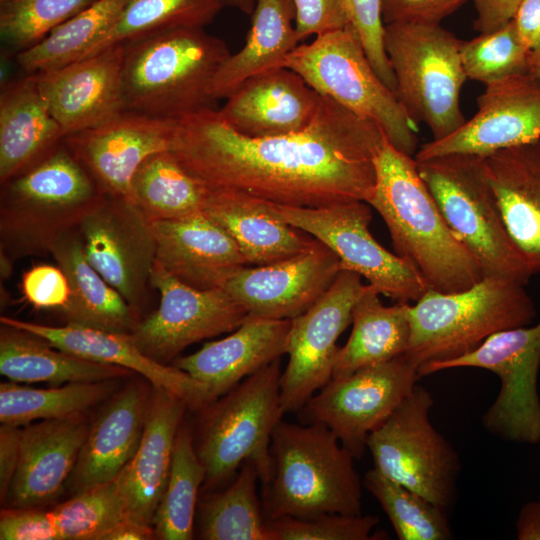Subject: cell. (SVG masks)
<instances>
[{"label":"cell","mask_w":540,"mask_h":540,"mask_svg":"<svg viewBox=\"0 0 540 540\" xmlns=\"http://www.w3.org/2000/svg\"><path fill=\"white\" fill-rule=\"evenodd\" d=\"M88 430L82 415L21 427L19 462L5 506L31 508L54 500L69 480Z\"/></svg>","instance_id":"d4e9b609"},{"label":"cell","mask_w":540,"mask_h":540,"mask_svg":"<svg viewBox=\"0 0 540 540\" xmlns=\"http://www.w3.org/2000/svg\"><path fill=\"white\" fill-rule=\"evenodd\" d=\"M363 486L378 501L400 540H449L452 530L444 509L386 477L376 468Z\"/></svg>","instance_id":"b9f144b4"},{"label":"cell","mask_w":540,"mask_h":540,"mask_svg":"<svg viewBox=\"0 0 540 540\" xmlns=\"http://www.w3.org/2000/svg\"><path fill=\"white\" fill-rule=\"evenodd\" d=\"M528 71L540 79V49L530 53Z\"/></svg>","instance_id":"91938a15"},{"label":"cell","mask_w":540,"mask_h":540,"mask_svg":"<svg viewBox=\"0 0 540 540\" xmlns=\"http://www.w3.org/2000/svg\"><path fill=\"white\" fill-rule=\"evenodd\" d=\"M530 53L519 39L512 20L493 32L462 41L460 47L467 78L485 85L529 72Z\"/></svg>","instance_id":"f6af8a7d"},{"label":"cell","mask_w":540,"mask_h":540,"mask_svg":"<svg viewBox=\"0 0 540 540\" xmlns=\"http://www.w3.org/2000/svg\"><path fill=\"white\" fill-rule=\"evenodd\" d=\"M118 388V379L72 382L46 389L12 381L1 383L0 422L23 427L42 420L79 416L88 408L111 398Z\"/></svg>","instance_id":"74e56055"},{"label":"cell","mask_w":540,"mask_h":540,"mask_svg":"<svg viewBox=\"0 0 540 540\" xmlns=\"http://www.w3.org/2000/svg\"><path fill=\"white\" fill-rule=\"evenodd\" d=\"M525 285L485 276L453 293L428 289L408 304L410 339L405 356L420 368L466 355L496 332L530 325L536 317Z\"/></svg>","instance_id":"8992f818"},{"label":"cell","mask_w":540,"mask_h":540,"mask_svg":"<svg viewBox=\"0 0 540 540\" xmlns=\"http://www.w3.org/2000/svg\"><path fill=\"white\" fill-rule=\"evenodd\" d=\"M62 142L48 156L1 183L0 253L12 261L50 254L105 196Z\"/></svg>","instance_id":"5b68a950"},{"label":"cell","mask_w":540,"mask_h":540,"mask_svg":"<svg viewBox=\"0 0 540 540\" xmlns=\"http://www.w3.org/2000/svg\"><path fill=\"white\" fill-rule=\"evenodd\" d=\"M262 208L320 241L339 258L342 270L368 280L380 294L397 302L419 300L428 287L404 258L385 249L371 234V206L365 201L340 202L318 208H296L259 199Z\"/></svg>","instance_id":"7c38bea8"},{"label":"cell","mask_w":540,"mask_h":540,"mask_svg":"<svg viewBox=\"0 0 540 540\" xmlns=\"http://www.w3.org/2000/svg\"><path fill=\"white\" fill-rule=\"evenodd\" d=\"M21 291L25 300L36 309L61 310L70 297V286L58 265L39 264L24 272Z\"/></svg>","instance_id":"c3c4849f"},{"label":"cell","mask_w":540,"mask_h":540,"mask_svg":"<svg viewBox=\"0 0 540 540\" xmlns=\"http://www.w3.org/2000/svg\"><path fill=\"white\" fill-rule=\"evenodd\" d=\"M223 6H231L234 8H238L242 12L245 13H252L254 6H255V0H220Z\"/></svg>","instance_id":"680465c9"},{"label":"cell","mask_w":540,"mask_h":540,"mask_svg":"<svg viewBox=\"0 0 540 540\" xmlns=\"http://www.w3.org/2000/svg\"><path fill=\"white\" fill-rule=\"evenodd\" d=\"M176 123L124 111L63 143L104 194L133 202L135 173L148 157L170 149Z\"/></svg>","instance_id":"d6986e66"},{"label":"cell","mask_w":540,"mask_h":540,"mask_svg":"<svg viewBox=\"0 0 540 540\" xmlns=\"http://www.w3.org/2000/svg\"><path fill=\"white\" fill-rule=\"evenodd\" d=\"M230 54L223 40L203 28L168 30L125 44V111L177 121L216 109L210 86Z\"/></svg>","instance_id":"277c9868"},{"label":"cell","mask_w":540,"mask_h":540,"mask_svg":"<svg viewBox=\"0 0 540 540\" xmlns=\"http://www.w3.org/2000/svg\"><path fill=\"white\" fill-rule=\"evenodd\" d=\"M125 45H116L62 67L34 73L64 136L98 126L125 111Z\"/></svg>","instance_id":"44dd1931"},{"label":"cell","mask_w":540,"mask_h":540,"mask_svg":"<svg viewBox=\"0 0 540 540\" xmlns=\"http://www.w3.org/2000/svg\"><path fill=\"white\" fill-rule=\"evenodd\" d=\"M150 285L160 293L159 307L129 335L144 354L163 364L192 344L234 331L248 316L225 289L193 288L156 262Z\"/></svg>","instance_id":"2e32d148"},{"label":"cell","mask_w":540,"mask_h":540,"mask_svg":"<svg viewBox=\"0 0 540 540\" xmlns=\"http://www.w3.org/2000/svg\"><path fill=\"white\" fill-rule=\"evenodd\" d=\"M509 235L534 274H540V137L485 157Z\"/></svg>","instance_id":"f1b7e54d"},{"label":"cell","mask_w":540,"mask_h":540,"mask_svg":"<svg viewBox=\"0 0 540 540\" xmlns=\"http://www.w3.org/2000/svg\"><path fill=\"white\" fill-rule=\"evenodd\" d=\"M380 293L365 285L352 311V331L340 347L332 377L350 374L406 353L410 339L407 307L397 302L385 306Z\"/></svg>","instance_id":"e575fe53"},{"label":"cell","mask_w":540,"mask_h":540,"mask_svg":"<svg viewBox=\"0 0 540 540\" xmlns=\"http://www.w3.org/2000/svg\"><path fill=\"white\" fill-rule=\"evenodd\" d=\"M467 0H380L384 25L411 23L439 25Z\"/></svg>","instance_id":"681fc988"},{"label":"cell","mask_w":540,"mask_h":540,"mask_svg":"<svg viewBox=\"0 0 540 540\" xmlns=\"http://www.w3.org/2000/svg\"><path fill=\"white\" fill-rule=\"evenodd\" d=\"M50 254L65 273L70 297L60 310L66 324L131 334L140 315L88 261L78 229L61 236Z\"/></svg>","instance_id":"1f68e13d"},{"label":"cell","mask_w":540,"mask_h":540,"mask_svg":"<svg viewBox=\"0 0 540 540\" xmlns=\"http://www.w3.org/2000/svg\"><path fill=\"white\" fill-rule=\"evenodd\" d=\"M203 215L236 242L249 266L276 263L299 254L315 238L269 215L259 199L227 191H207Z\"/></svg>","instance_id":"4dcf8cb0"},{"label":"cell","mask_w":540,"mask_h":540,"mask_svg":"<svg viewBox=\"0 0 540 540\" xmlns=\"http://www.w3.org/2000/svg\"><path fill=\"white\" fill-rule=\"evenodd\" d=\"M461 43L440 25L384 26V46L396 82L395 96L415 123L427 125L433 140L452 134L466 121L459 103L467 79L460 56Z\"/></svg>","instance_id":"30bf717a"},{"label":"cell","mask_w":540,"mask_h":540,"mask_svg":"<svg viewBox=\"0 0 540 540\" xmlns=\"http://www.w3.org/2000/svg\"><path fill=\"white\" fill-rule=\"evenodd\" d=\"M217 109L239 134L280 136L304 129L314 118L321 95L296 72L275 68L244 81Z\"/></svg>","instance_id":"603a6c76"},{"label":"cell","mask_w":540,"mask_h":540,"mask_svg":"<svg viewBox=\"0 0 540 540\" xmlns=\"http://www.w3.org/2000/svg\"><path fill=\"white\" fill-rule=\"evenodd\" d=\"M0 373L12 382L58 386L119 379L134 372L82 358L51 345L41 336L1 323Z\"/></svg>","instance_id":"836d02e7"},{"label":"cell","mask_w":540,"mask_h":540,"mask_svg":"<svg viewBox=\"0 0 540 540\" xmlns=\"http://www.w3.org/2000/svg\"><path fill=\"white\" fill-rule=\"evenodd\" d=\"M416 163L448 226L478 259L485 276L526 285L533 274L508 233L485 157L454 153Z\"/></svg>","instance_id":"ba28073f"},{"label":"cell","mask_w":540,"mask_h":540,"mask_svg":"<svg viewBox=\"0 0 540 540\" xmlns=\"http://www.w3.org/2000/svg\"><path fill=\"white\" fill-rule=\"evenodd\" d=\"M342 2L348 23L357 32L374 70L395 92V77L384 46L385 25L380 0H342Z\"/></svg>","instance_id":"7dc6e473"},{"label":"cell","mask_w":540,"mask_h":540,"mask_svg":"<svg viewBox=\"0 0 540 540\" xmlns=\"http://www.w3.org/2000/svg\"><path fill=\"white\" fill-rule=\"evenodd\" d=\"M299 41L347 26L342 0H292Z\"/></svg>","instance_id":"f907efd6"},{"label":"cell","mask_w":540,"mask_h":540,"mask_svg":"<svg viewBox=\"0 0 540 540\" xmlns=\"http://www.w3.org/2000/svg\"><path fill=\"white\" fill-rule=\"evenodd\" d=\"M283 67L299 74L320 95L381 126L390 143L414 156L418 127L381 80L351 25L299 44Z\"/></svg>","instance_id":"9c48e42d"},{"label":"cell","mask_w":540,"mask_h":540,"mask_svg":"<svg viewBox=\"0 0 540 540\" xmlns=\"http://www.w3.org/2000/svg\"><path fill=\"white\" fill-rule=\"evenodd\" d=\"M48 512L60 540H103L128 517L116 478L76 493Z\"/></svg>","instance_id":"7bdbcfd3"},{"label":"cell","mask_w":540,"mask_h":540,"mask_svg":"<svg viewBox=\"0 0 540 540\" xmlns=\"http://www.w3.org/2000/svg\"><path fill=\"white\" fill-rule=\"evenodd\" d=\"M96 0H0L3 43L22 51Z\"/></svg>","instance_id":"ee69618b"},{"label":"cell","mask_w":540,"mask_h":540,"mask_svg":"<svg viewBox=\"0 0 540 540\" xmlns=\"http://www.w3.org/2000/svg\"><path fill=\"white\" fill-rule=\"evenodd\" d=\"M375 170L367 203L384 220L396 254L417 270L428 289L459 292L485 277L478 259L445 221L413 156L386 138L375 158Z\"/></svg>","instance_id":"7a4b0ae2"},{"label":"cell","mask_w":540,"mask_h":540,"mask_svg":"<svg viewBox=\"0 0 540 540\" xmlns=\"http://www.w3.org/2000/svg\"><path fill=\"white\" fill-rule=\"evenodd\" d=\"M462 367L489 370L500 380L499 393L482 417L488 432L517 443L540 442V322L496 332L472 352L426 365L418 374Z\"/></svg>","instance_id":"4fadbf2b"},{"label":"cell","mask_w":540,"mask_h":540,"mask_svg":"<svg viewBox=\"0 0 540 540\" xmlns=\"http://www.w3.org/2000/svg\"><path fill=\"white\" fill-rule=\"evenodd\" d=\"M0 261H1V277L3 279H7L13 271L14 261H12L8 256L2 253H0Z\"/></svg>","instance_id":"94428289"},{"label":"cell","mask_w":540,"mask_h":540,"mask_svg":"<svg viewBox=\"0 0 540 540\" xmlns=\"http://www.w3.org/2000/svg\"><path fill=\"white\" fill-rule=\"evenodd\" d=\"M0 323L24 329L51 345L82 358L126 368L145 377L155 389L166 391L188 408L198 411L212 402L206 386L177 367L160 363L144 354L129 334L66 324L49 326L1 316Z\"/></svg>","instance_id":"7402d4cb"},{"label":"cell","mask_w":540,"mask_h":540,"mask_svg":"<svg viewBox=\"0 0 540 540\" xmlns=\"http://www.w3.org/2000/svg\"><path fill=\"white\" fill-rule=\"evenodd\" d=\"M155 262L179 281L196 289H220L249 266L230 235L200 214L151 222Z\"/></svg>","instance_id":"cb8c5ba5"},{"label":"cell","mask_w":540,"mask_h":540,"mask_svg":"<svg viewBox=\"0 0 540 540\" xmlns=\"http://www.w3.org/2000/svg\"><path fill=\"white\" fill-rule=\"evenodd\" d=\"M477 17L474 27L490 33L510 22L521 0H473Z\"/></svg>","instance_id":"db71d44e"},{"label":"cell","mask_w":540,"mask_h":540,"mask_svg":"<svg viewBox=\"0 0 540 540\" xmlns=\"http://www.w3.org/2000/svg\"><path fill=\"white\" fill-rule=\"evenodd\" d=\"M517 35L531 52L540 49V0H521L512 18Z\"/></svg>","instance_id":"11a10c76"},{"label":"cell","mask_w":540,"mask_h":540,"mask_svg":"<svg viewBox=\"0 0 540 540\" xmlns=\"http://www.w3.org/2000/svg\"><path fill=\"white\" fill-rule=\"evenodd\" d=\"M291 319L247 316L228 336L176 358L174 366L208 389L215 400L287 353Z\"/></svg>","instance_id":"484cf974"},{"label":"cell","mask_w":540,"mask_h":540,"mask_svg":"<svg viewBox=\"0 0 540 540\" xmlns=\"http://www.w3.org/2000/svg\"><path fill=\"white\" fill-rule=\"evenodd\" d=\"M518 540H540V501L524 504L516 521Z\"/></svg>","instance_id":"9f6ffc18"},{"label":"cell","mask_w":540,"mask_h":540,"mask_svg":"<svg viewBox=\"0 0 540 540\" xmlns=\"http://www.w3.org/2000/svg\"><path fill=\"white\" fill-rule=\"evenodd\" d=\"M299 42L292 0H255L245 43L218 69L210 86L212 98H228L248 78L283 67Z\"/></svg>","instance_id":"d6a6232c"},{"label":"cell","mask_w":540,"mask_h":540,"mask_svg":"<svg viewBox=\"0 0 540 540\" xmlns=\"http://www.w3.org/2000/svg\"><path fill=\"white\" fill-rule=\"evenodd\" d=\"M77 229L90 264L140 315L156 259L151 222L133 202L105 195Z\"/></svg>","instance_id":"e0dca14e"},{"label":"cell","mask_w":540,"mask_h":540,"mask_svg":"<svg viewBox=\"0 0 540 540\" xmlns=\"http://www.w3.org/2000/svg\"><path fill=\"white\" fill-rule=\"evenodd\" d=\"M207 191L169 150L148 157L132 180V201L150 222L203 214Z\"/></svg>","instance_id":"8d00e7d4"},{"label":"cell","mask_w":540,"mask_h":540,"mask_svg":"<svg viewBox=\"0 0 540 540\" xmlns=\"http://www.w3.org/2000/svg\"><path fill=\"white\" fill-rule=\"evenodd\" d=\"M21 427L0 426V498L5 505L20 457Z\"/></svg>","instance_id":"f5cc1de1"},{"label":"cell","mask_w":540,"mask_h":540,"mask_svg":"<svg viewBox=\"0 0 540 540\" xmlns=\"http://www.w3.org/2000/svg\"><path fill=\"white\" fill-rule=\"evenodd\" d=\"M477 106L452 134L422 145L415 160L454 153L486 157L540 137V79L530 72L486 84Z\"/></svg>","instance_id":"ac0fdd59"},{"label":"cell","mask_w":540,"mask_h":540,"mask_svg":"<svg viewBox=\"0 0 540 540\" xmlns=\"http://www.w3.org/2000/svg\"><path fill=\"white\" fill-rule=\"evenodd\" d=\"M149 402V392L139 383H131L111 397L89 426L69 477L75 494L119 475L139 447Z\"/></svg>","instance_id":"83f0119b"},{"label":"cell","mask_w":540,"mask_h":540,"mask_svg":"<svg viewBox=\"0 0 540 540\" xmlns=\"http://www.w3.org/2000/svg\"><path fill=\"white\" fill-rule=\"evenodd\" d=\"M386 138L375 121L321 95L312 121L280 136H243L217 109L188 115L177 120L169 151L209 189L318 208L370 199L375 158Z\"/></svg>","instance_id":"6da1fadb"},{"label":"cell","mask_w":540,"mask_h":540,"mask_svg":"<svg viewBox=\"0 0 540 540\" xmlns=\"http://www.w3.org/2000/svg\"><path fill=\"white\" fill-rule=\"evenodd\" d=\"M364 286L359 274L341 270L310 308L291 319L288 363L281 374L284 413H297L332 378L338 338L352 323V311Z\"/></svg>","instance_id":"9a60e30c"},{"label":"cell","mask_w":540,"mask_h":540,"mask_svg":"<svg viewBox=\"0 0 540 540\" xmlns=\"http://www.w3.org/2000/svg\"><path fill=\"white\" fill-rule=\"evenodd\" d=\"M341 270L337 255L315 239L285 260L242 268L224 289L250 317L293 319L328 290Z\"/></svg>","instance_id":"ffe728a7"},{"label":"cell","mask_w":540,"mask_h":540,"mask_svg":"<svg viewBox=\"0 0 540 540\" xmlns=\"http://www.w3.org/2000/svg\"><path fill=\"white\" fill-rule=\"evenodd\" d=\"M419 378L417 367L404 354L332 377L297 416L303 424L325 425L355 459H361L370 433L395 411Z\"/></svg>","instance_id":"5bb4252c"},{"label":"cell","mask_w":540,"mask_h":540,"mask_svg":"<svg viewBox=\"0 0 540 540\" xmlns=\"http://www.w3.org/2000/svg\"><path fill=\"white\" fill-rule=\"evenodd\" d=\"M222 7L220 0H128L113 25L80 59L152 34L204 28Z\"/></svg>","instance_id":"f35d334b"},{"label":"cell","mask_w":540,"mask_h":540,"mask_svg":"<svg viewBox=\"0 0 540 540\" xmlns=\"http://www.w3.org/2000/svg\"><path fill=\"white\" fill-rule=\"evenodd\" d=\"M64 137L35 74H27L3 86L0 94V183L40 162L63 142Z\"/></svg>","instance_id":"f546056e"},{"label":"cell","mask_w":540,"mask_h":540,"mask_svg":"<svg viewBox=\"0 0 540 540\" xmlns=\"http://www.w3.org/2000/svg\"><path fill=\"white\" fill-rule=\"evenodd\" d=\"M1 540H60L49 512L31 508H9L1 511Z\"/></svg>","instance_id":"816d5d0a"},{"label":"cell","mask_w":540,"mask_h":540,"mask_svg":"<svg viewBox=\"0 0 540 540\" xmlns=\"http://www.w3.org/2000/svg\"><path fill=\"white\" fill-rule=\"evenodd\" d=\"M273 540H370L379 523L373 515L326 513L311 518L283 517L268 521Z\"/></svg>","instance_id":"bcb514c9"},{"label":"cell","mask_w":540,"mask_h":540,"mask_svg":"<svg viewBox=\"0 0 540 540\" xmlns=\"http://www.w3.org/2000/svg\"><path fill=\"white\" fill-rule=\"evenodd\" d=\"M186 409L188 405L180 398L153 388L139 447L116 477L128 517L152 525Z\"/></svg>","instance_id":"4316f807"},{"label":"cell","mask_w":540,"mask_h":540,"mask_svg":"<svg viewBox=\"0 0 540 540\" xmlns=\"http://www.w3.org/2000/svg\"><path fill=\"white\" fill-rule=\"evenodd\" d=\"M280 359L242 380L198 410L194 445L205 468L202 489L231 481L246 460L256 463L261 483L271 467L272 434L285 414Z\"/></svg>","instance_id":"52a82bcc"},{"label":"cell","mask_w":540,"mask_h":540,"mask_svg":"<svg viewBox=\"0 0 540 540\" xmlns=\"http://www.w3.org/2000/svg\"><path fill=\"white\" fill-rule=\"evenodd\" d=\"M431 393L415 385L395 411L367 439L374 468L445 511L454 503L459 456L434 427Z\"/></svg>","instance_id":"8fae6325"},{"label":"cell","mask_w":540,"mask_h":540,"mask_svg":"<svg viewBox=\"0 0 540 540\" xmlns=\"http://www.w3.org/2000/svg\"><path fill=\"white\" fill-rule=\"evenodd\" d=\"M155 537L152 525L125 517L105 535L103 540H149Z\"/></svg>","instance_id":"6f0895ef"},{"label":"cell","mask_w":540,"mask_h":540,"mask_svg":"<svg viewBox=\"0 0 540 540\" xmlns=\"http://www.w3.org/2000/svg\"><path fill=\"white\" fill-rule=\"evenodd\" d=\"M270 455L261 496L267 521L362 514L363 481L356 459L325 425L282 419L272 434Z\"/></svg>","instance_id":"3957f363"},{"label":"cell","mask_w":540,"mask_h":540,"mask_svg":"<svg viewBox=\"0 0 540 540\" xmlns=\"http://www.w3.org/2000/svg\"><path fill=\"white\" fill-rule=\"evenodd\" d=\"M258 467L246 460L228 486L198 501L199 535L205 540H273L261 499Z\"/></svg>","instance_id":"d590c367"},{"label":"cell","mask_w":540,"mask_h":540,"mask_svg":"<svg viewBox=\"0 0 540 540\" xmlns=\"http://www.w3.org/2000/svg\"><path fill=\"white\" fill-rule=\"evenodd\" d=\"M128 0H96L40 42L17 54L19 67L34 74L80 59L113 25Z\"/></svg>","instance_id":"ab89813d"},{"label":"cell","mask_w":540,"mask_h":540,"mask_svg":"<svg viewBox=\"0 0 540 540\" xmlns=\"http://www.w3.org/2000/svg\"><path fill=\"white\" fill-rule=\"evenodd\" d=\"M205 468L194 445L192 431L181 426L175 440L170 475L153 517L156 537L162 540H190L194 536L199 491Z\"/></svg>","instance_id":"60d3db41"}]
</instances>
